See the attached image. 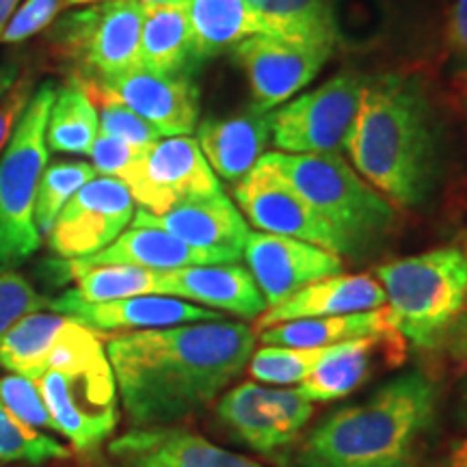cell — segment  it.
<instances>
[{"label": "cell", "mask_w": 467, "mask_h": 467, "mask_svg": "<svg viewBox=\"0 0 467 467\" xmlns=\"http://www.w3.org/2000/svg\"><path fill=\"white\" fill-rule=\"evenodd\" d=\"M254 344V329L232 320L110 337L107 355L128 422L148 429L197 418L243 375Z\"/></svg>", "instance_id": "cell-1"}, {"label": "cell", "mask_w": 467, "mask_h": 467, "mask_svg": "<svg viewBox=\"0 0 467 467\" xmlns=\"http://www.w3.org/2000/svg\"><path fill=\"white\" fill-rule=\"evenodd\" d=\"M441 389L429 372H400L364 400L327 413L285 451L284 467H424Z\"/></svg>", "instance_id": "cell-2"}, {"label": "cell", "mask_w": 467, "mask_h": 467, "mask_svg": "<svg viewBox=\"0 0 467 467\" xmlns=\"http://www.w3.org/2000/svg\"><path fill=\"white\" fill-rule=\"evenodd\" d=\"M342 150L392 206L429 200L440 178L441 121L422 80L402 74L366 80Z\"/></svg>", "instance_id": "cell-3"}, {"label": "cell", "mask_w": 467, "mask_h": 467, "mask_svg": "<svg viewBox=\"0 0 467 467\" xmlns=\"http://www.w3.org/2000/svg\"><path fill=\"white\" fill-rule=\"evenodd\" d=\"M35 383L55 431L74 451H96L113 435L119 418V394L100 334L69 318Z\"/></svg>", "instance_id": "cell-4"}, {"label": "cell", "mask_w": 467, "mask_h": 467, "mask_svg": "<svg viewBox=\"0 0 467 467\" xmlns=\"http://www.w3.org/2000/svg\"><path fill=\"white\" fill-rule=\"evenodd\" d=\"M260 161L275 169L334 227L347 244V255L375 247L396 225L392 203L372 189L337 151L336 154L268 151Z\"/></svg>", "instance_id": "cell-5"}, {"label": "cell", "mask_w": 467, "mask_h": 467, "mask_svg": "<svg viewBox=\"0 0 467 467\" xmlns=\"http://www.w3.org/2000/svg\"><path fill=\"white\" fill-rule=\"evenodd\" d=\"M396 329L420 348H437L467 301V251L429 249L377 266Z\"/></svg>", "instance_id": "cell-6"}, {"label": "cell", "mask_w": 467, "mask_h": 467, "mask_svg": "<svg viewBox=\"0 0 467 467\" xmlns=\"http://www.w3.org/2000/svg\"><path fill=\"white\" fill-rule=\"evenodd\" d=\"M55 98L52 83L33 91L0 156V271L26 262L42 244V234L35 225V195L48 167L46 128Z\"/></svg>", "instance_id": "cell-7"}, {"label": "cell", "mask_w": 467, "mask_h": 467, "mask_svg": "<svg viewBox=\"0 0 467 467\" xmlns=\"http://www.w3.org/2000/svg\"><path fill=\"white\" fill-rule=\"evenodd\" d=\"M145 7L137 0H102L63 14L48 26L55 55L74 69L72 78L109 83L141 67Z\"/></svg>", "instance_id": "cell-8"}, {"label": "cell", "mask_w": 467, "mask_h": 467, "mask_svg": "<svg viewBox=\"0 0 467 467\" xmlns=\"http://www.w3.org/2000/svg\"><path fill=\"white\" fill-rule=\"evenodd\" d=\"M364 76L340 72L271 113V137L285 154H340L358 115Z\"/></svg>", "instance_id": "cell-9"}, {"label": "cell", "mask_w": 467, "mask_h": 467, "mask_svg": "<svg viewBox=\"0 0 467 467\" xmlns=\"http://www.w3.org/2000/svg\"><path fill=\"white\" fill-rule=\"evenodd\" d=\"M119 182L151 214L223 191L200 143L189 137L159 139L119 175Z\"/></svg>", "instance_id": "cell-10"}, {"label": "cell", "mask_w": 467, "mask_h": 467, "mask_svg": "<svg viewBox=\"0 0 467 467\" xmlns=\"http://www.w3.org/2000/svg\"><path fill=\"white\" fill-rule=\"evenodd\" d=\"M217 416L234 440L260 454H271L299 440L314 416V402L299 388H262L244 381L219 396Z\"/></svg>", "instance_id": "cell-11"}, {"label": "cell", "mask_w": 467, "mask_h": 467, "mask_svg": "<svg viewBox=\"0 0 467 467\" xmlns=\"http://www.w3.org/2000/svg\"><path fill=\"white\" fill-rule=\"evenodd\" d=\"M241 213L260 232L296 238L347 255V244L320 214L265 161L238 180L234 189Z\"/></svg>", "instance_id": "cell-12"}, {"label": "cell", "mask_w": 467, "mask_h": 467, "mask_svg": "<svg viewBox=\"0 0 467 467\" xmlns=\"http://www.w3.org/2000/svg\"><path fill=\"white\" fill-rule=\"evenodd\" d=\"M134 217V200L119 180L96 175L63 206L52 225L50 249L66 260L89 258L126 230Z\"/></svg>", "instance_id": "cell-13"}, {"label": "cell", "mask_w": 467, "mask_h": 467, "mask_svg": "<svg viewBox=\"0 0 467 467\" xmlns=\"http://www.w3.org/2000/svg\"><path fill=\"white\" fill-rule=\"evenodd\" d=\"M334 48L292 42L277 35H251L234 48L249 80L251 107L271 113L312 83Z\"/></svg>", "instance_id": "cell-14"}, {"label": "cell", "mask_w": 467, "mask_h": 467, "mask_svg": "<svg viewBox=\"0 0 467 467\" xmlns=\"http://www.w3.org/2000/svg\"><path fill=\"white\" fill-rule=\"evenodd\" d=\"M243 254L268 307L318 279L340 275L344 268L334 251L266 232H249Z\"/></svg>", "instance_id": "cell-15"}, {"label": "cell", "mask_w": 467, "mask_h": 467, "mask_svg": "<svg viewBox=\"0 0 467 467\" xmlns=\"http://www.w3.org/2000/svg\"><path fill=\"white\" fill-rule=\"evenodd\" d=\"M407 359V340L396 327L379 334L334 344L301 381V394L312 402L347 399L379 370H392Z\"/></svg>", "instance_id": "cell-16"}, {"label": "cell", "mask_w": 467, "mask_h": 467, "mask_svg": "<svg viewBox=\"0 0 467 467\" xmlns=\"http://www.w3.org/2000/svg\"><path fill=\"white\" fill-rule=\"evenodd\" d=\"M48 306L63 317L72 318L74 323L87 329L104 334V331H145V329H165L189 323H208V320H223V314L214 309L195 306V303L175 299L162 295L128 296V299L85 303L78 301L72 292H63Z\"/></svg>", "instance_id": "cell-17"}, {"label": "cell", "mask_w": 467, "mask_h": 467, "mask_svg": "<svg viewBox=\"0 0 467 467\" xmlns=\"http://www.w3.org/2000/svg\"><path fill=\"white\" fill-rule=\"evenodd\" d=\"M109 452L121 467H265L182 426L132 429L110 441Z\"/></svg>", "instance_id": "cell-18"}, {"label": "cell", "mask_w": 467, "mask_h": 467, "mask_svg": "<svg viewBox=\"0 0 467 467\" xmlns=\"http://www.w3.org/2000/svg\"><path fill=\"white\" fill-rule=\"evenodd\" d=\"M110 91L161 137H186L200 119V93L191 74H154L137 67L109 80Z\"/></svg>", "instance_id": "cell-19"}, {"label": "cell", "mask_w": 467, "mask_h": 467, "mask_svg": "<svg viewBox=\"0 0 467 467\" xmlns=\"http://www.w3.org/2000/svg\"><path fill=\"white\" fill-rule=\"evenodd\" d=\"M159 295L192 301L241 320H255L268 307L255 279L236 262L161 271Z\"/></svg>", "instance_id": "cell-20"}, {"label": "cell", "mask_w": 467, "mask_h": 467, "mask_svg": "<svg viewBox=\"0 0 467 467\" xmlns=\"http://www.w3.org/2000/svg\"><path fill=\"white\" fill-rule=\"evenodd\" d=\"M243 254L232 249H203L180 241L173 234H167L156 227L132 225L121 232L109 247H104L89 258L66 260L69 266L89 268L109 265H130L143 266L151 271H173L184 266H206V265H230L238 262Z\"/></svg>", "instance_id": "cell-21"}, {"label": "cell", "mask_w": 467, "mask_h": 467, "mask_svg": "<svg viewBox=\"0 0 467 467\" xmlns=\"http://www.w3.org/2000/svg\"><path fill=\"white\" fill-rule=\"evenodd\" d=\"M141 227H156L173 234L180 241L203 249H232L243 254L249 236V225L243 213L234 206L223 191L203 200L184 202L162 214L139 210L134 223Z\"/></svg>", "instance_id": "cell-22"}, {"label": "cell", "mask_w": 467, "mask_h": 467, "mask_svg": "<svg viewBox=\"0 0 467 467\" xmlns=\"http://www.w3.org/2000/svg\"><path fill=\"white\" fill-rule=\"evenodd\" d=\"M383 285L370 277L368 273L359 275H334L318 279V282L306 285L299 292L277 306L266 307L255 318L254 329H268V327L288 323V320L301 318H323V317H342V314L370 312L385 306Z\"/></svg>", "instance_id": "cell-23"}, {"label": "cell", "mask_w": 467, "mask_h": 467, "mask_svg": "<svg viewBox=\"0 0 467 467\" xmlns=\"http://www.w3.org/2000/svg\"><path fill=\"white\" fill-rule=\"evenodd\" d=\"M268 139L271 113L254 107L223 119L203 121L197 132V143L208 165L227 182H238L255 167L265 156Z\"/></svg>", "instance_id": "cell-24"}, {"label": "cell", "mask_w": 467, "mask_h": 467, "mask_svg": "<svg viewBox=\"0 0 467 467\" xmlns=\"http://www.w3.org/2000/svg\"><path fill=\"white\" fill-rule=\"evenodd\" d=\"M195 63L234 50L251 35H268L244 0H189Z\"/></svg>", "instance_id": "cell-25"}, {"label": "cell", "mask_w": 467, "mask_h": 467, "mask_svg": "<svg viewBox=\"0 0 467 467\" xmlns=\"http://www.w3.org/2000/svg\"><path fill=\"white\" fill-rule=\"evenodd\" d=\"M394 327L388 306L370 309V312L342 314V317L301 318L279 323L260 331V340L266 347H292V348H327L334 344L355 340L379 334Z\"/></svg>", "instance_id": "cell-26"}, {"label": "cell", "mask_w": 467, "mask_h": 467, "mask_svg": "<svg viewBox=\"0 0 467 467\" xmlns=\"http://www.w3.org/2000/svg\"><path fill=\"white\" fill-rule=\"evenodd\" d=\"M141 67L154 74H191L195 67L189 3L145 7Z\"/></svg>", "instance_id": "cell-27"}, {"label": "cell", "mask_w": 467, "mask_h": 467, "mask_svg": "<svg viewBox=\"0 0 467 467\" xmlns=\"http://www.w3.org/2000/svg\"><path fill=\"white\" fill-rule=\"evenodd\" d=\"M268 35L336 48V0H244Z\"/></svg>", "instance_id": "cell-28"}, {"label": "cell", "mask_w": 467, "mask_h": 467, "mask_svg": "<svg viewBox=\"0 0 467 467\" xmlns=\"http://www.w3.org/2000/svg\"><path fill=\"white\" fill-rule=\"evenodd\" d=\"M69 323L63 314L33 312L20 318L0 337V368L37 381L52 344Z\"/></svg>", "instance_id": "cell-29"}, {"label": "cell", "mask_w": 467, "mask_h": 467, "mask_svg": "<svg viewBox=\"0 0 467 467\" xmlns=\"http://www.w3.org/2000/svg\"><path fill=\"white\" fill-rule=\"evenodd\" d=\"M100 134L98 110L83 91V87L69 80L66 87L57 89L52 102L46 143L48 150L61 154H89Z\"/></svg>", "instance_id": "cell-30"}, {"label": "cell", "mask_w": 467, "mask_h": 467, "mask_svg": "<svg viewBox=\"0 0 467 467\" xmlns=\"http://www.w3.org/2000/svg\"><path fill=\"white\" fill-rule=\"evenodd\" d=\"M63 271L76 282V288L69 290L78 301L102 303L128 296L159 295L161 271H151L143 266L109 265L76 268L63 262Z\"/></svg>", "instance_id": "cell-31"}, {"label": "cell", "mask_w": 467, "mask_h": 467, "mask_svg": "<svg viewBox=\"0 0 467 467\" xmlns=\"http://www.w3.org/2000/svg\"><path fill=\"white\" fill-rule=\"evenodd\" d=\"M96 175L91 162L83 161H57L44 169L35 195V225L42 238L50 234L63 206Z\"/></svg>", "instance_id": "cell-32"}, {"label": "cell", "mask_w": 467, "mask_h": 467, "mask_svg": "<svg viewBox=\"0 0 467 467\" xmlns=\"http://www.w3.org/2000/svg\"><path fill=\"white\" fill-rule=\"evenodd\" d=\"M69 448L42 431H35L20 422L7 407L0 402V461L5 463L39 465L46 461L66 459Z\"/></svg>", "instance_id": "cell-33"}, {"label": "cell", "mask_w": 467, "mask_h": 467, "mask_svg": "<svg viewBox=\"0 0 467 467\" xmlns=\"http://www.w3.org/2000/svg\"><path fill=\"white\" fill-rule=\"evenodd\" d=\"M327 348H292V347H265L249 358V377L265 385H296L306 379L312 368L325 358Z\"/></svg>", "instance_id": "cell-34"}, {"label": "cell", "mask_w": 467, "mask_h": 467, "mask_svg": "<svg viewBox=\"0 0 467 467\" xmlns=\"http://www.w3.org/2000/svg\"><path fill=\"white\" fill-rule=\"evenodd\" d=\"M102 3V0H25L16 14L11 16L7 28H5L0 42L3 44H20L31 39L33 35L42 33L44 28L55 25V22L67 11L87 7V5Z\"/></svg>", "instance_id": "cell-35"}, {"label": "cell", "mask_w": 467, "mask_h": 467, "mask_svg": "<svg viewBox=\"0 0 467 467\" xmlns=\"http://www.w3.org/2000/svg\"><path fill=\"white\" fill-rule=\"evenodd\" d=\"M0 402L31 429L55 431V422H52L42 392L31 379L20 375H7L0 379Z\"/></svg>", "instance_id": "cell-36"}, {"label": "cell", "mask_w": 467, "mask_h": 467, "mask_svg": "<svg viewBox=\"0 0 467 467\" xmlns=\"http://www.w3.org/2000/svg\"><path fill=\"white\" fill-rule=\"evenodd\" d=\"M44 306H48V301L35 292L28 279L16 271H0V337L20 318L42 312Z\"/></svg>", "instance_id": "cell-37"}, {"label": "cell", "mask_w": 467, "mask_h": 467, "mask_svg": "<svg viewBox=\"0 0 467 467\" xmlns=\"http://www.w3.org/2000/svg\"><path fill=\"white\" fill-rule=\"evenodd\" d=\"M145 150L134 148V145L121 141V139L107 137V134H98L96 143L89 151L91 165L96 173L107 175V178L119 180V175L132 165Z\"/></svg>", "instance_id": "cell-38"}, {"label": "cell", "mask_w": 467, "mask_h": 467, "mask_svg": "<svg viewBox=\"0 0 467 467\" xmlns=\"http://www.w3.org/2000/svg\"><path fill=\"white\" fill-rule=\"evenodd\" d=\"M35 85L31 78H20L0 93V151L7 148L11 134H14L17 121L25 113L28 100H31Z\"/></svg>", "instance_id": "cell-39"}, {"label": "cell", "mask_w": 467, "mask_h": 467, "mask_svg": "<svg viewBox=\"0 0 467 467\" xmlns=\"http://www.w3.org/2000/svg\"><path fill=\"white\" fill-rule=\"evenodd\" d=\"M446 46L454 67L467 74V0H454L446 26Z\"/></svg>", "instance_id": "cell-40"}, {"label": "cell", "mask_w": 467, "mask_h": 467, "mask_svg": "<svg viewBox=\"0 0 467 467\" xmlns=\"http://www.w3.org/2000/svg\"><path fill=\"white\" fill-rule=\"evenodd\" d=\"M440 347H443L451 364L457 368L459 372L467 370V301L463 309L459 312V317L454 318L451 329L446 331Z\"/></svg>", "instance_id": "cell-41"}, {"label": "cell", "mask_w": 467, "mask_h": 467, "mask_svg": "<svg viewBox=\"0 0 467 467\" xmlns=\"http://www.w3.org/2000/svg\"><path fill=\"white\" fill-rule=\"evenodd\" d=\"M435 467H467V435L454 437V440L443 448V454Z\"/></svg>", "instance_id": "cell-42"}, {"label": "cell", "mask_w": 467, "mask_h": 467, "mask_svg": "<svg viewBox=\"0 0 467 467\" xmlns=\"http://www.w3.org/2000/svg\"><path fill=\"white\" fill-rule=\"evenodd\" d=\"M454 418L457 422L467 429V370L461 377L457 385V400H454Z\"/></svg>", "instance_id": "cell-43"}, {"label": "cell", "mask_w": 467, "mask_h": 467, "mask_svg": "<svg viewBox=\"0 0 467 467\" xmlns=\"http://www.w3.org/2000/svg\"><path fill=\"white\" fill-rule=\"evenodd\" d=\"M22 0H0V37H3L5 28H7L11 16L16 14V9L20 7Z\"/></svg>", "instance_id": "cell-44"}, {"label": "cell", "mask_w": 467, "mask_h": 467, "mask_svg": "<svg viewBox=\"0 0 467 467\" xmlns=\"http://www.w3.org/2000/svg\"><path fill=\"white\" fill-rule=\"evenodd\" d=\"M143 7H154V5H186L189 0H137Z\"/></svg>", "instance_id": "cell-45"}]
</instances>
